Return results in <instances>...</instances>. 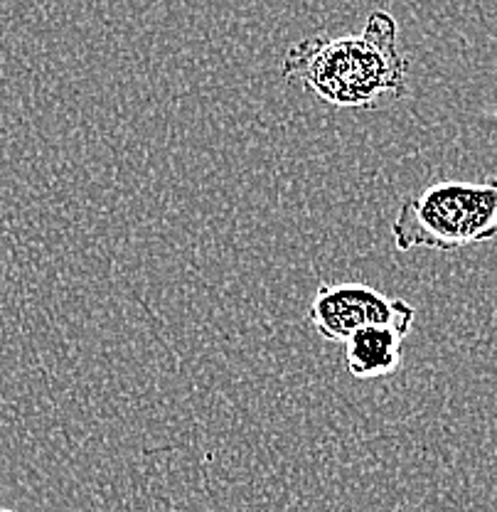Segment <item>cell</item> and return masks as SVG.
<instances>
[{"label": "cell", "instance_id": "6da1fadb", "mask_svg": "<svg viewBox=\"0 0 497 512\" xmlns=\"http://www.w3.org/2000/svg\"><path fill=\"white\" fill-rule=\"evenodd\" d=\"M281 74L288 82L338 109H377L409 92V60L399 45V25L374 10L355 35H313L288 47Z\"/></svg>", "mask_w": 497, "mask_h": 512}, {"label": "cell", "instance_id": "7a4b0ae2", "mask_svg": "<svg viewBox=\"0 0 497 512\" xmlns=\"http://www.w3.org/2000/svg\"><path fill=\"white\" fill-rule=\"evenodd\" d=\"M399 252H458L497 239V178L443 180L414 192L392 222Z\"/></svg>", "mask_w": 497, "mask_h": 512}, {"label": "cell", "instance_id": "3957f363", "mask_svg": "<svg viewBox=\"0 0 497 512\" xmlns=\"http://www.w3.org/2000/svg\"><path fill=\"white\" fill-rule=\"evenodd\" d=\"M416 311L404 298H392L367 284H323L315 291L308 320L328 343H345L352 333L370 325L414 323Z\"/></svg>", "mask_w": 497, "mask_h": 512}, {"label": "cell", "instance_id": "277c9868", "mask_svg": "<svg viewBox=\"0 0 497 512\" xmlns=\"http://www.w3.org/2000/svg\"><path fill=\"white\" fill-rule=\"evenodd\" d=\"M409 320L404 323L370 325L342 343L345 348V367L357 380H377L392 375L402 362V345L411 330Z\"/></svg>", "mask_w": 497, "mask_h": 512}]
</instances>
